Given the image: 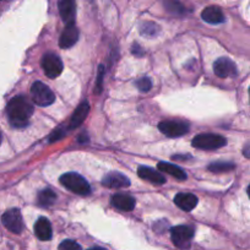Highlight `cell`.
<instances>
[{"label": "cell", "instance_id": "9c48e42d", "mask_svg": "<svg viewBox=\"0 0 250 250\" xmlns=\"http://www.w3.org/2000/svg\"><path fill=\"white\" fill-rule=\"evenodd\" d=\"M213 71L218 78H234L237 76L238 70L234 62L229 59V58H218L215 62H213Z\"/></svg>", "mask_w": 250, "mask_h": 250}, {"label": "cell", "instance_id": "4fadbf2b", "mask_svg": "<svg viewBox=\"0 0 250 250\" xmlns=\"http://www.w3.org/2000/svg\"><path fill=\"white\" fill-rule=\"evenodd\" d=\"M174 203L184 211H191L198 205V198L190 193H179L175 195Z\"/></svg>", "mask_w": 250, "mask_h": 250}, {"label": "cell", "instance_id": "ba28073f", "mask_svg": "<svg viewBox=\"0 0 250 250\" xmlns=\"http://www.w3.org/2000/svg\"><path fill=\"white\" fill-rule=\"evenodd\" d=\"M3 225L5 228L10 232L15 233V234H20L23 229V220L22 215H21L19 208H10L6 211L1 217Z\"/></svg>", "mask_w": 250, "mask_h": 250}, {"label": "cell", "instance_id": "6da1fadb", "mask_svg": "<svg viewBox=\"0 0 250 250\" xmlns=\"http://www.w3.org/2000/svg\"><path fill=\"white\" fill-rule=\"evenodd\" d=\"M6 113L14 128H25L33 114V105L25 96H16L8 103Z\"/></svg>", "mask_w": 250, "mask_h": 250}, {"label": "cell", "instance_id": "ffe728a7", "mask_svg": "<svg viewBox=\"0 0 250 250\" xmlns=\"http://www.w3.org/2000/svg\"><path fill=\"white\" fill-rule=\"evenodd\" d=\"M37 200L42 208H47V206H52L55 203L57 195H55V193L52 189H44V190H42L38 194Z\"/></svg>", "mask_w": 250, "mask_h": 250}, {"label": "cell", "instance_id": "603a6c76", "mask_svg": "<svg viewBox=\"0 0 250 250\" xmlns=\"http://www.w3.org/2000/svg\"><path fill=\"white\" fill-rule=\"evenodd\" d=\"M234 163L229 162H213L208 166V170L213 173H222V172H228V170L234 169Z\"/></svg>", "mask_w": 250, "mask_h": 250}, {"label": "cell", "instance_id": "3957f363", "mask_svg": "<svg viewBox=\"0 0 250 250\" xmlns=\"http://www.w3.org/2000/svg\"><path fill=\"white\" fill-rule=\"evenodd\" d=\"M191 144L194 147L199 148V150L210 151L223 147L227 144V140L217 134H199L193 139Z\"/></svg>", "mask_w": 250, "mask_h": 250}, {"label": "cell", "instance_id": "8fae6325", "mask_svg": "<svg viewBox=\"0 0 250 250\" xmlns=\"http://www.w3.org/2000/svg\"><path fill=\"white\" fill-rule=\"evenodd\" d=\"M59 13L60 18H62V20L66 25H69V23H75V0H59Z\"/></svg>", "mask_w": 250, "mask_h": 250}, {"label": "cell", "instance_id": "4316f807", "mask_svg": "<svg viewBox=\"0 0 250 250\" xmlns=\"http://www.w3.org/2000/svg\"><path fill=\"white\" fill-rule=\"evenodd\" d=\"M62 136H64V131H62V129H57V130H54L52 134H50L49 141L50 143H54V141L60 140Z\"/></svg>", "mask_w": 250, "mask_h": 250}, {"label": "cell", "instance_id": "d4e9b609", "mask_svg": "<svg viewBox=\"0 0 250 250\" xmlns=\"http://www.w3.org/2000/svg\"><path fill=\"white\" fill-rule=\"evenodd\" d=\"M136 86H138V88L141 92H148L151 87H152V83H151L150 79L145 76V78H141L136 81Z\"/></svg>", "mask_w": 250, "mask_h": 250}, {"label": "cell", "instance_id": "4dcf8cb0", "mask_svg": "<svg viewBox=\"0 0 250 250\" xmlns=\"http://www.w3.org/2000/svg\"><path fill=\"white\" fill-rule=\"evenodd\" d=\"M248 193H249V196H250V187H249V189H248Z\"/></svg>", "mask_w": 250, "mask_h": 250}, {"label": "cell", "instance_id": "484cf974", "mask_svg": "<svg viewBox=\"0 0 250 250\" xmlns=\"http://www.w3.org/2000/svg\"><path fill=\"white\" fill-rule=\"evenodd\" d=\"M103 74H104V66H100V71H98V81L96 83V92L100 93L101 88H102V80H103Z\"/></svg>", "mask_w": 250, "mask_h": 250}, {"label": "cell", "instance_id": "d6986e66", "mask_svg": "<svg viewBox=\"0 0 250 250\" xmlns=\"http://www.w3.org/2000/svg\"><path fill=\"white\" fill-rule=\"evenodd\" d=\"M158 169L163 173H167V174L172 175L175 179L178 180H185L187 179V173L182 169L180 167H178L177 165H173V163H167V162H160L158 163Z\"/></svg>", "mask_w": 250, "mask_h": 250}, {"label": "cell", "instance_id": "f1b7e54d", "mask_svg": "<svg viewBox=\"0 0 250 250\" xmlns=\"http://www.w3.org/2000/svg\"><path fill=\"white\" fill-rule=\"evenodd\" d=\"M88 250H107V249H104V248H101V247H96V248H91V249H88Z\"/></svg>", "mask_w": 250, "mask_h": 250}, {"label": "cell", "instance_id": "7402d4cb", "mask_svg": "<svg viewBox=\"0 0 250 250\" xmlns=\"http://www.w3.org/2000/svg\"><path fill=\"white\" fill-rule=\"evenodd\" d=\"M140 32L143 33L144 36H147V37H155V36L158 35L160 32V27L158 25L153 22H144L141 23V27H140Z\"/></svg>", "mask_w": 250, "mask_h": 250}, {"label": "cell", "instance_id": "e0dca14e", "mask_svg": "<svg viewBox=\"0 0 250 250\" xmlns=\"http://www.w3.org/2000/svg\"><path fill=\"white\" fill-rule=\"evenodd\" d=\"M138 173H139V177H140L141 179L147 180V182L152 183V184L161 185V184H165L166 183L165 175H162L161 173L156 172V170L152 169V168L139 167Z\"/></svg>", "mask_w": 250, "mask_h": 250}, {"label": "cell", "instance_id": "2e32d148", "mask_svg": "<svg viewBox=\"0 0 250 250\" xmlns=\"http://www.w3.org/2000/svg\"><path fill=\"white\" fill-rule=\"evenodd\" d=\"M35 233L40 240H49L52 239V225L49 220L45 217L38 218L37 222L35 223Z\"/></svg>", "mask_w": 250, "mask_h": 250}, {"label": "cell", "instance_id": "83f0119b", "mask_svg": "<svg viewBox=\"0 0 250 250\" xmlns=\"http://www.w3.org/2000/svg\"><path fill=\"white\" fill-rule=\"evenodd\" d=\"M243 155H244L245 157L249 158V160H250V141H249V143L245 144L244 148H243Z\"/></svg>", "mask_w": 250, "mask_h": 250}, {"label": "cell", "instance_id": "9a60e30c", "mask_svg": "<svg viewBox=\"0 0 250 250\" xmlns=\"http://www.w3.org/2000/svg\"><path fill=\"white\" fill-rule=\"evenodd\" d=\"M201 19L208 23L217 25V23H222L225 21V15L218 6H208L201 13Z\"/></svg>", "mask_w": 250, "mask_h": 250}, {"label": "cell", "instance_id": "ac0fdd59", "mask_svg": "<svg viewBox=\"0 0 250 250\" xmlns=\"http://www.w3.org/2000/svg\"><path fill=\"white\" fill-rule=\"evenodd\" d=\"M88 112H90V104L88 102H83L78 107V109L74 112L73 117H71L70 123H69V129H75L78 128L79 125L83 123V120L87 117Z\"/></svg>", "mask_w": 250, "mask_h": 250}, {"label": "cell", "instance_id": "f546056e", "mask_svg": "<svg viewBox=\"0 0 250 250\" xmlns=\"http://www.w3.org/2000/svg\"><path fill=\"white\" fill-rule=\"evenodd\" d=\"M1 140H3V136H1V133H0V144H1Z\"/></svg>", "mask_w": 250, "mask_h": 250}, {"label": "cell", "instance_id": "cb8c5ba5", "mask_svg": "<svg viewBox=\"0 0 250 250\" xmlns=\"http://www.w3.org/2000/svg\"><path fill=\"white\" fill-rule=\"evenodd\" d=\"M59 250H83L81 245L79 243H76L75 240L66 239L64 242L60 243Z\"/></svg>", "mask_w": 250, "mask_h": 250}, {"label": "cell", "instance_id": "52a82bcc", "mask_svg": "<svg viewBox=\"0 0 250 250\" xmlns=\"http://www.w3.org/2000/svg\"><path fill=\"white\" fill-rule=\"evenodd\" d=\"M161 133L167 135L168 138H180L189 131L187 123L177 122V120H165L158 124Z\"/></svg>", "mask_w": 250, "mask_h": 250}, {"label": "cell", "instance_id": "5b68a950", "mask_svg": "<svg viewBox=\"0 0 250 250\" xmlns=\"http://www.w3.org/2000/svg\"><path fill=\"white\" fill-rule=\"evenodd\" d=\"M194 237V229L189 226H177L170 229V238L173 244L179 249H188Z\"/></svg>", "mask_w": 250, "mask_h": 250}, {"label": "cell", "instance_id": "8992f818", "mask_svg": "<svg viewBox=\"0 0 250 250\" xmlns=\"http://www.w3.org/2000/svg\"><path fill=\"white\" fill-rule=\"evenodd\" d=\"M42 69L49 79H55L62 73V62L55 53H47L42 58Z\"/></svg>", "mask_w": 250, "mask_h": 250}, {"label": "cell", "instance_id": "7c38bea8", "mask_svg": "<svg viewBox=\"0 0 250 250\" xmlns=\"http://www.w3.org/2000/svg\"><path fill=\"white\" fill-rule=\"evenodd\" d=\"M102 184L110 189H120V188H128L130 185V180L122 173L112 172L103 178Z\"/></svg>", "mask_w": 250, "mask_h": 250}, {"label": "cell", "instance_id": "5bb4252c", "mask_svg": "<svg viewBox=\"0 0 250 250\" xmlns=\"http://www.w3.org/2000/svg\"><path fill=\"white\" fill-rule=\"evenodd\" d=\"M110 201L112 205L120 211H133L135 208V199L126 194H115Z\"/></svg>", "mask_w": 250, "mask_h": 250}, {"label": "cell", "instance_id": "277c9868", "mask_svg": "<svg viewBox=\"0 0 250 250\" xmlns=\"http://www.w3.org/2000/svg\"><path fill=\"white\" fill-rule=\"evenodd\" d=\"M31 96H32L33 102L40 107H47L54 102L55 97L53 91L48 87L45 83L41 81H36L31 87Z\"/></svg>", "mask_w": 250, "mask_h": 250}, {"label": "cell", "instance_id": "30bf717a", "mask_svg": "<svg viewBox=\"0 0 250 250\" xmlns=\"http://www.w3.org/2000/svg\"><path fill=\"white\" fill-rule=\"evenodd\" d=\"M79 40V28L76 27L75 23H69L64 31L62 32L59 40V45L62 49H68L71 48Z\"/></svg>", "mask_w": 250, "mask_h": 250}, {"label": "cell", "instance_id": "44dd1931", "mask_svg": "<svg viewBox=\"0 0 250 250\" xmlns=\"http://www.w3.org/2000/svg\"><path fill=\"white\" fill-rule=\"evenodd\" d=\"M166 10L169 11L173 15H183L185 11L184 6L178 0H162Z\"/></svg>", "mask_w": 250, "mask_h": 250}, {"label": "cell", "instance_id": "7a4b0ae2", "mask_svg": "<svg viewBox=\"0 0 250 250\" xmlns=\"http://www.w3.org/2000/svg\"><path fill=\"white\" fill-rule=\"evenodd\" d=\"M60 183L71 193L78 195H88L91 193V187L83 177L78 173H65L60 177Z\"/></svg>", "mask_w": 250, "mask_h": 250}]
</instances>
